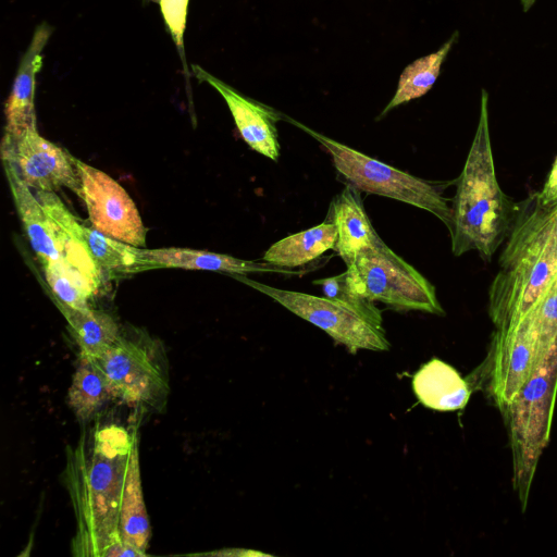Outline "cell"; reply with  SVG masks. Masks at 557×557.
<instances>
[{
  "label": "cell",
  "mask_w": 557,
  "mask_h": 557,
  "mask_svg": "<svg viewBox=\"0 0 557 557\" xmlns=\"http://www.w3.org/2000/svg\"><path fill=\"white\" fill-rule=\"evenodd\" d=\"M557 396V342L503 413L512 449L513 487L527 505L532 479L547 446Z\"/></svg>",
  "instance_id": "obj_6"
},
{
  "label": "cell",
  "mask_w": 557,
  "mask_h": 557,
  "mask_svg": "<svg viewBox=\"0 0 557 557\" xmlns=\"http://www.w3.org/2000/svg\"><path fill=\"white\" fill-rule=\"evenodd\" d=\"M46 280L52 289L55 305L76 310L90 308L89 300L97 294L88 281L62 258L42 265Z\"/></svg>",
  "instance_id": "obj_23"
},
{
  "label": "cell",
  "mask_w": 557,
  "mask_h": 557,
  "mask_svg": "<svg viewBox=\"0 0 557 557\" xmlns=\"http://www.w3.org/2000/svg\"><path fill=\"white\" fill-rule=\"evenodd\" d=\"M536 200L546 207L557 205V157L542 190L536 196Z\"/></svg>",
  "instance_id": "obj_27"
},
{
  "label": "cell",
  "mask_w": 557,
  "mask_h": 557,
  "mask_svg": "<svg viewBox=\"0 0 557 557\" xmlns=\"http://www.w3.org/2000/svg\"><path fill=\"white\" fill-rule=\"evenodd\" d=\"M337 230L332 221L284 237L268 248L262 260L281 268L295 269L334 249Z\"/></svg>",
  "instance_id": "obj_19"
},
{
  "label": "cell",
  "mask_w": 557,
  "mask_h": 557,
  "mask_svg": "<svg viewBox=\"0 0 557 557\" xmlns=\"http://www.w3.org/2000/svg\"><path fill=\"white\" fill-rule=\"evenodd\" d=\"M3 161L11 162L25 184L36 191L69 188L78 197L81 181L74 156L44 138L32 127L16 138L3 137Z\"/></svg>",
  "instance_id": "obj_11"
},
{
  "label": "cell",
  "mask_w": 557,
  "mask_h": 557,
  "mask_svg": "<svg viewBox=\"0 0 557 557\" xmlns=\"http://www.w3.org/2000/svg\"><path fill=\"white\" fill-rule=\"evenodd\" d=\"M153 1V0H152Z\"/></svg>",
  "instance_id": "obj_30"
},
{
  "label": "cell",
  "mask_w": 557,
  "mask_h": 557,
  "mask_svg": "<svg viewBox=\"0 0 557 557\" xmlns=\"http://www.w3.org/2000/svg\"><path fill=\"white\" fill-rule=\"evenodd\" d=\"M74 163L81 181L79 197L92 227L120 242L144 247L147 230L126 190L104 172L75 157Z\"/></svg>",
  "instance_id": "obj_10"
},
{
  "label": "cell",
  "mask_w": 557,
  "mask_h": 557,
  "mask_svg": "<svg viewBox=\"0 0 557 557\" xmlns=\"http://www.w3.org/2000/svg\"><path fill=\"white\" fill-rule=\"evenodd\" d=\"M535 0H521V4L524 11H528L533 4Z\"/></svg>",
  "instance_id": "obj_29"
},
{
  "label": "cell",
  "mask_w": 557,
  "mask_h": 557,
  "mask_svg": "<svg viewBox=\"0 0 557 557\" xmlns=\"http://www.w3.org/2000/svg\"><path fill=\"white\" fill-rule=\"evenodd\" d=\"M3 166L17 214L39 261L44 265L62 259L54 240L52 223L40 201L11 162L3 161Z\"/></svg>",
  "instance_id": "obj_17"
},
{
  "label": "cell",
  "mask_w": 557,
  "mask_h": 557,
  "mask_svg": "<svg viewBox=\"0 0 557 557\" xmlns=\"http://www.w3.org/2000/svg\"><path fill=\"white\" fill-rule=\"evenodd\" d=\"M556 272L557 247L536 200L519 214L490 289L488 311L496 329L522 319Z\"/></svg>",
  "instance_id": "obj_3"
},
{
  "label": "cell",
  "mask_w": 557,
  "mask_h": 557,
  "mask_svg": "<svg viewBox=\"0 0 557 557\" xmlns=\"http://www.w3.org/2000/svg\"><path fill=\"white\" fill-rule=\"evenodd\" d=\"M98 359L113 398L146 408L164 405L170 389L168 362L158 339L131 327Z\"/></svg>",
  "instance_id": "obj_8"
},
{
  "label": "cell",
  "mask_w": 557,
  "mask_h": 557,
  "mask_svg": "<svg viewBox=\"0 0 557 557\" xmlns=\"http://www.w3.org/2000/svg\"><path fill=\"white\" fill-rule=\"evenodd\" d=\"M456 38L457 34H454L437 51L419 58L405 67L399 77L396 92L381 116L399 104L422 97L432 88Z\"/></svg>",
  "instance_id": "obj_22"
},
{
  "label": "cell",
  "mask_w": 557,
  "mask_h": 557,
  "mask_svg": "<svg viewBox=\"0 0 557 557\" xmlns=\"http://www.w3.org/2000/svg\"><path fill=\"white\" fill-rule=\"evenodd\" d=\"M412 389L423 406L437 411L462 409L471 396L469 383L455 368L437 358L414 373Z\"/></svg>",
  "instance_id": "obj_18"
},
{
  "label": "cell",
  "mask_w": 557,
  "mask_h": 557,
  "mask_svg": "<svg viewBox=\"0 0 557 557\" xmlns=\"http://www.w3.org/2000/svg\"><path fill=\"white\" fill-rule=\"evenodd\" d=\"M191 67L199 81L210 84L223 97L245 143L256 152L277 161L280 143L276 122L281 116L271 108L244 97L200 66Z\"/></svg>",
  "instance_id": "obj_12"
},
{
  "label": "cell",
  "mask_w": 557,
  "mask_h": 557,
  "mask_svg": "<svg viewBox=\"0 0 557 557\" xmlns=\"http://www.w3.org/2000/svg\"><path fill=\"white\" fill-rule=\"evenodd\" d=\"M84 232L91 255L101 271L108 274L134 273L138 247L109 237L85 224Z\"/></svg>",
  "instance_id": "obj_24"
},
{
  "label": "cell",
  "mask_w": 557,
  "mask_h": 557,
  "mask_svg": "<svg viewBox=\"0 0 557 557\" xmlns=\"http://www.w3.org/2000/svg\"><path fill=\"white\" fill-rule=\"evenodd\" d=\"M546 356L525 319L496 329L487 358V391L503 413Z\"/></svg>",
  "instance_id": "obj_9"
},
{
  "label": "cell",
  "mask_w": 557,
  "mask_h": 557,
  "mask_svg": "<svg viewBox=\"0 0 557 557\" xmlns=\"http://www.w3.org/2000/svg\"><path fill=\"white\" fill-rule=\"evenodd\" d=\"M544 208L548 223L549 236L554 245L557 247V205L550 207L544 206Z\"/></svg>",
  "instance_id": "obj_28"
},
{
  "label": "cell",
  "mask_w": 557,
  "mask_h": 557,
  "mask_svg": "<svg viewBox=\"0 0 557 557\" xmlns=\"http://www.w3.org/2000/svg\"><path fill=\"white\" fill-rule=\"evenodd\" d=\"M112 397V393L98 358L79 352L67 403L82 423L92 420Z\"/></svg>",
  "instance_id": "obj_20"
},
{
  "label": "cell",
  "mask_w": 557,
  "mask_h": 557,
  "mask_svg": "<svg viewBox=\"0 0 557 557\" xmlns=\"http://www.w3.org/2000/svg\"><path fill=\"white\" fill-rule=\"evenodd\" d=\"M313 137L331 156L332 163L345 183L360 191L392 198L418 207L453 225V206L444 196L450 182H431L373 159L302 124L290 121Z\"/></svg>",
  "instance_id": "obj_7"
},
{
  "label": "cell",
  "mask_w": 557,
  "mask_h": 557,
  "mask_svg": "<svg viewBox=\"0 0 557 557\" xmlns=\"http://www.w3.org/2000/svg\"><path fill=\"white\" fill-rule=\"evenodd\" d=\"M330 221L337 230L334 249L345 262L351 264L357 255L380 242L360 196V190L351 185L334 197L330 207Z\"/></svg>",
  "instance_id": "obj_16"
},
{
  "label": "cell",
  "mask_w": 557,
  "mask_h": 557,
  "mask_svg": "<svg viewBox=\"0 0 557 557\" xmlns=\"http://www.w3.org/2000/svg\"><path fill=\"white\" fill-rule=\"evenodd\" d=\"M50 34L51 28L47 24L40 25L20 63L4 108L7 120L4 137L16 138L25 131L36 127L35 77L41 67L42 50Z\"/></svg>",
  "instance_id": "obj_15"
},
{
  "label": "cell",
  "mask_w": 557,
  "mask_h": 557,
  "mask_svg": "<svg viewBox=\"0 0 557 557\" xmlns=\"http://www.w3.org/2000/svg\"><path fill=\"white\" fill-rule=\"evenodd\" d=\"M158 1L173 39L177 46L183 45L188 0H153Z\"/></svg>",
  "instance_id": "obj_26"
},
{
  "label": "cell",
  "mask_w": 557,
  "mask_h": 557,
  "mask_svg": "<svg viewBox=\"0 0 557 557\" xmlns=\"http://www.w3.org/2000/svg\"><path fill=\"white\" fill-rule=\"evenodd\" d=\"M313 283L329 298L345 293L394 310L444 314L433 284L382 239L361 250L345 272Z\"/></svg>",
  "instance_id": "obj_4"
},
{
  "label": "cell",
  "mask_w": 557,
  "mask_h": 557,
  "mask_svg": "<svg viewBox=\"0 0 557 557\" xmlns=\"http://www.w3.org/2000/svg\"><path fill=\"white\" fill-rule=\"evenodd\" d=\"M232 275L320 327L351 354L360 349H389L381 311L372 301L345 293L336 298L319 297L269 286L242 274Z\"/></svg>",
  "instance_id": "obj_5"
},
{
  "label": "cell",
  "mask_w": 557,
  "mask_h": 557,
  "mask_svg": "<svg viewBox=\"0 0 557 557\" xmlns=\"http://www.w3.org/2000/svg\"><path fill=\"white\" fill-rule=\"evenodd\" d=\"M36 197L48 214L61 257L85 277L98 292L102 271L88 247L84 224L66 208L54 191H36Z\"/></svg>",
  "instance_id": "obj_14"
},
{
  "label": "cell",
  "mask_w": 557,
  "mask_h": 557,
  "mask_svg": "<svg viewBox=\"0 0 557 557\" xmlns=\"http://www.w3.org/2000/svg\"><path fill=\"white\" fill-rule=\"evenodd\" d=\"M159 268L208 270L242 275L257 272L301 275L306 272L296 269L281 268L265 261L243 260L230 255L205 250L187 248H137V264L134 269V273Z\"/></svg>",
  "instance_id": "obj_13"
},
{
  "label": "cell",
  "mask_w": 557,
  "mask_h": 557,
  "mask_svg": "<svg viewBox=\"0 0 557 557\" xmlns=\"http://www.w3.org/2000/svg\"><path fill=\"white\" fill-rule=\"evenodd\" d=\"M67 321L79 352L100 358L119 338L122 329L114 318L100 309L76 310L57 305Z\"/></svg>",
  "instance_id": "obj_21"
},
{
  "label": "cell",
  "mask_w": 557,
  "mask_h": 557,
  "mask_svg": "<svg viewBox=\"0 0 557 557\" xmlns=\"http://www.w3.org/2000/svg\"><path fill=\"white\" fill-rule=\"evenodd\" d=\"M522 319L530 325L542 352L547 355L557 342V272Z\"/></svg>",
  "instance_id": "obj_25"
},
{
  "label": "cell",
  "mask_w": 557,
  "mask_h": 557,
  "mask_svg": "<svg viewBox=\"0 0 557 557\" xmlns=\"http://www.w3.org/2000/svg\"><path fill=\"white\" fill-rule=\"evenodd\" d=\"M69 454L67 486L77 518L76 555L138 556L120 535L127 481L139 463L135 433L123 426L95 429Z\"/></svg>",
  "instance_id": "obj_1"
},
{
  "label": "cell",
  "mask_w": 557,
  "mask_h": 557,
  "mask_svg": "<svg viewBox=\"0 0 557 557\" xmlns=\"http://www.w3.org/2000/svg\"><path fill=\"white\" fill-rule=\"evenodd\" d=\"M487 94L482 92L481 113L453 199L451 251L461 256L476 250L490 260L513 221V206L502 190L490 137Z\"/></svg>",
  "instance_id": "obj_2"
}]
</instances>
